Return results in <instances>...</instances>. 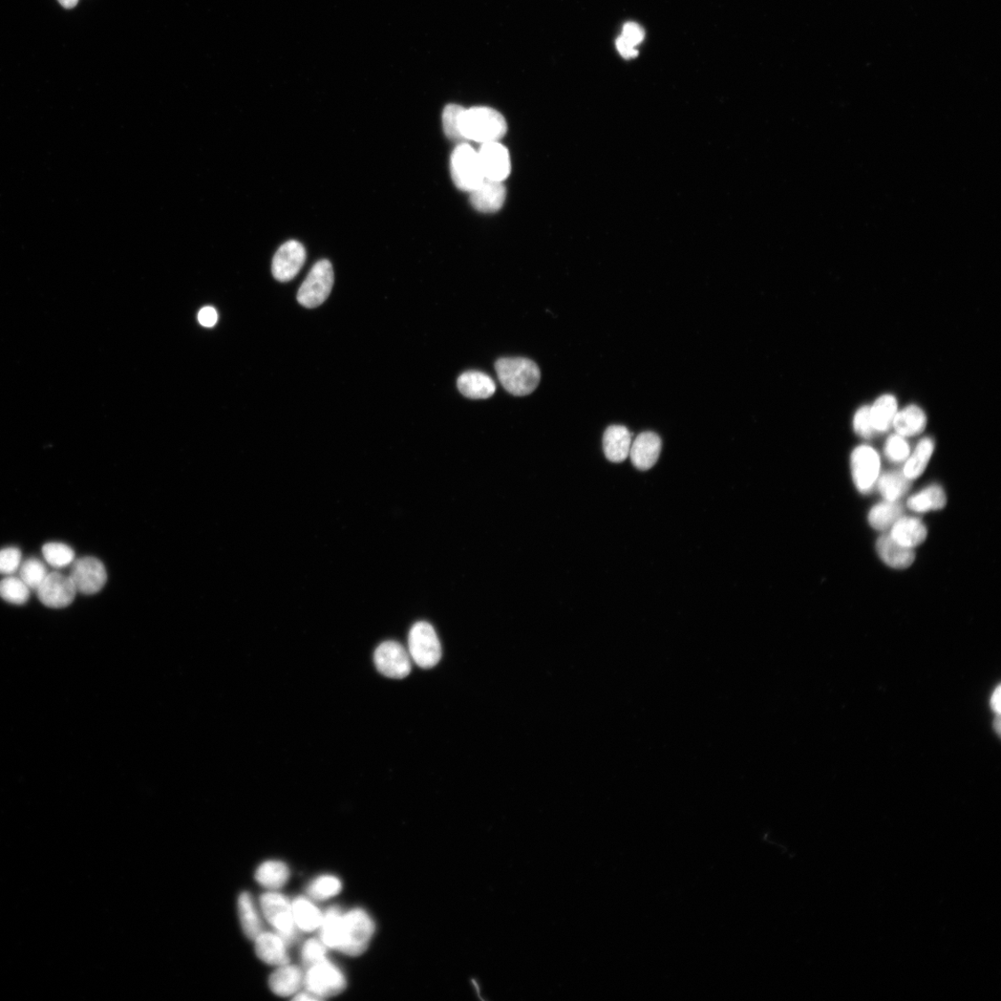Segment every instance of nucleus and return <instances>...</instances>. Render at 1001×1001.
<instances>
[{"instance_id":"41","label":"nucleus","mask_w":1001,"mask_h":1001,"mask_svg":"<svg viewBox=\"0 0 1001 1001\" xmlns=\"http://www.w3.org/2000/svg\"><path fill=\"white\" fill-rule=\"evenodd\" d=\"M326 947L327 946L322 941L314 939L309 940L305 944L302 950L304 964L309 968L325 960L327 953Z\"/></svg>"},{"instance_id":"30","label":"nucleus","mask_w":1001,"mask_h":1001,"mask_svg":"<svg viewBox=\"0 0 1001 1001\" xmlns=\"http://www.w3.org/2000/svg\"><path fill=\"white\" fill-rule=\"evenodd\" d=\"M291 905L296 926L306 932L314 931L321 926L323 914L308 900L298 898Z\"/></svg>"},{"instance_id":"33","label":"nucleus","mask_w":1001,"mask_h":1001,"mask_svg":"<svg viewBox=\"0 0 1001 1001\" xmlns=\"http://www.w3.org/2000/svg\"><path fill=\"white\" fill-rule=\"evenodd\" d=\"M646 36L645 30L636 23L624 25L623 34L617 37L616 46L620 54L626 60L636 58L639 52L635 49L640 45Z\"/></svg>"},{"instance_id":"7","label":"nucleus","mask_w":1001,"mask_h":1001,"mask_svg":"<svg viewBox=\"0 0 1001 1001\" xmlns=\"http://www.w3.org/2000/svg\"><path fill=\"white\" fill-rule=\"evenodd\" d=\"M304 985L307 992L319 999H323L342 993L347 983L342 971L325 958L322 962L308 968Z\"/></svg>"},{"instance_id":"14","label":"nucleus","mask_w":1001,"mask_h":1001,"mask_svg":"<svg viewBox=\"0 0 1001 1001\" xmlns=\"http://www.w3.org/2000/svg\"><path fill=\"white\" fill-rule=\"evenodd\" d=\"M485 179L503 182L509 176L511 163L508 151L502 144H482L478 152Z\"/></svg>"},{"instance_id":"23","label":"nucleus","mask_w":1001,"mask_h":1001,"mask_svg":"<svg viewBox=\"0 0 1001 1001\" xmlns=\"http://www.w3.org/2000/svg\"><path fill=\"white\" fill-rule=\"evenodd\" d=\"M927 424L925 412L919 407L910 406L898 411L893 421L894 431L897 434L906 438L922 433Z\"/></svg>"},{"instance_id":"26","label":"nucleus","mask_w":1001,"mask_h":1001,"mask_svg":"<svg viewBox=\"0 0 1001 1001\" xmlns=\"http://www.w3.org/2000/svg\"><path fill=\"white\" fill-rule=\"evenodd\" d=\"M290 878L289 867L282 862L267 861L255 871V879L264 887L274 891L286 885Z\"/></svg>"},{"instance_id":"39","label":"nucleus","mask_w":1001,"mask_h":1001,"mask_svg":"<svg viewBox=\"0 0 1001 1001\" xmlns=\"http://www.w3.org/2000/svg\"><path fill=\"white\" fill-rule=\"evenodd\" d=\"M885 453L890 461L902 463L910 457V449L904 437L894 434L886 441Z\"/></svg>"},{"instance_id":"25","label":"nucleus","mask_w":1001,"mask_h":1001,"mask_svg":"<svg viewBox=\"0 0 1001 1001\" xmlns=\"http://www.w3.org/2000/svg\"><path fill=\"white\" fill-rule=\"evenodd\" d=\"M242 928L249 940L254 941L263 932V923L250 894L243 892L238 902Z\"/></svg>"},{"instance_id":"36","label":"nucleus","mask_w":1001,"mask_h":1001,"mask_svg":"<svg viewBox=\"0 0 1001 1001\" xmlns=\"http://www.w3.org/2000/svg\"><path fill=\"white\" fill-rule=\"evenodd\" d=\"M19 578L22 580L30 590L36 591L48 576V569L44 562L36 559H30L22 562L19 568Z\"/></svg>"},{"instance_id":"9","label":"nucleus","mask_w":1001,"mask_h":1001,"mask_svg":"<svg viewBox=\"0 0 1001 1001\" xmlns=\"http://www.w3.org/2000/svg\"><path fill=\"white\" fill-rule=\"evenodd\" d=\"M851 471L854 483L862 494H869L880 476L881 460L872 447L862 445L852 452Z\"/></svg>"},{"instance_id":"27","label":"nucleus","mask_w":1001,"mask_h":1001,"mask_svg":"<svg viewBox=\"0 0 1001 1001\" xmlns=\"http://www.w3.org/2000/svg\"><path fill=\"white\" fill-rule=\"evenodd\" d=\"M947 504L944 489L940 485H931L922 492L909 498L908 507L914 512L923 513L932 510H941Z\"/></svg>"},{"instance_id":"42","label":"nucleus","mask_w":1001,"mask_h":1001,"mask_svg":"<svg viewBox=\"0 0 1001 1001\" xmlns=\"http://www.w3.org/2000/svg\"><path fill=\"white\" fill-rule=\"evenodd\" d=\"M854 425L855 433L862 438L869 439L875 433L871 425L870 407H862L856 412Z\"/></svg>"},{"instance_id":"35","label":"nucleus","mask_w":1001,"mask_h":1001,"mask_svg":"<svg viewBox=\"0 0 1001 1001\" xmlns=\"http://www.w3.org/2000/svg\"><path fill=\"white\" fill-rule=\"evenodd\" d=\"M42 553H44L46 562L55 568H63L72 565L75 558L74 550L69 545L61 543L46 544L42 548Z\"/></svg>"},{"instance_id":"18","label":"nucleus","mask_w":1001,"mask_h":1001,"mask_svg":"<svg viewBox=\"0 0 1001 1001\" xmlns=\"http://www.w3.org/2000/svg\"><path fill=\"white\" fill-rule=\"evenodd\" d=\"M891 528L890 537L907 548L919 546L927 537V528L918 518L901 517Z\"/></svg>"},{"instance_id":"19","label":"nucleus","mask_w":1001,"mask_h":1001,"mask_svg":"<svg viewBox=\"0 0 1001 1001\" xmlns=\"http://www.w3.org/2000/svg\"><path fill=\"white\" fill-rule=\"evenodd\" d=\"M632 434L621 425H613L607 429L603 438L606 457L613 463H622L629 457Z\"/></svg>"},{"instance_id":"2","label":"nucleus","mask_w":1001,"mask_h":1001,"mask_svg":"<svg viewBox=\"0 0 1001 1001\" xmlns=\"http://www.w3.org/2000/svg\"><path fill=\"white\" fill-rule=\"evenodd\" d=\"M507 131L504 117L497 111L488 107H475L464 111L461 118V132L465 140L480 143L497 142Z\"/></svg>"},{"instance_id":"17","label":"nucleus","mask_w":1001,"mask_h":1001,"mask_svg":"<svg viewBox=\"0 0 1001 1001\" xmlns=\"http://www.w3.org/2000/svg\"><path fill=\"white\" fill-rule=\"evenodd\" d=\"M254 942L255 951L264 963L275 966L289 964L287 943L279 933L263 931Z\"/></svg>"},{"instance_id":"31","label":"nucleus","mask_w":1001,"mask_h":1001,"mask_svg":"<svg viewBox=\"0 0 1001 1001\" xmlns=\"http://www.w3.org/2000/svg\"><path fill=\"white\" fill-rule=\"evenodd\" d=\"M903 507L897 502L885 501L873 506L869 513L870 525L878 530H886L902 517Z\"/></svg>"},{"instance_id":"45","label":"nucleus","mask_w":1001,"mask_h":1001,"mask_svg":"<svg viewBox=\"0 0 1001 1001\" xmlns=\"http://www.w3.org/2000/svg\"><path fill=\"white\" fill-rule=\"evenodd\" d=\"M58 2L63 8L72 9L77 5L79 0H58Z\"/></svg>"},{"instance_id":"24","label":"nucleus","mask_w":1001,"mask_h":1001,"mask_svg":"<svg viewBox=\"0 0 1001 1001\" xmlns=\"http://www.w3.org/2000/svg\"><path fill=\"white\" fill-rule=\"evenodd\" d=\"M898 413L896 398L890 394L879 397L872 407H870V415L873 431L875 433H886L893 425L894 417Z\"/></svg>"},{"instance_id":"29","label":"nucleus","mask_w":1001,"mask_h":1001,"mask_svg":"<svg viewBox=\"0 0 1001 1001\" xmlns=\"http://www.w3.org/2000/svg\"><path fill=\"white\" fill-rule=\"evenodd\" d=\"M933 450L934 442L931 438L921 440L912 455L906 460L903 474L910 481L919 478L926 471Z\"/></svg>"},{"instance_id":"16","label":"nucleus","mask_w":1001,"mask_h":1001,"mask_svg":"<svg viewBox=\"0 0 1001 1001\" xmlns=\"http://www.w3.org/2000/svg\"><path fill=\"white\" fill-rule=\"evenodd\" d=\"M506 191L503 182L487 179L471 193L473 206L481 212H496L505 201Z\"/></svg>"},{"instance_id":"10","label":"nucleus","mask_w":1001,"mask_h":1001,"mask_svg":"<svg viewBox=\"0 0 1001 1001\" xmlns=\"http://www.w3.org/2000/svg\"><path fill=\"white\" fill-rule=\"evenodd\" d=\"M377 670L392 679H403L411 672L410 655L401 644L387 641L377 647L374 654Z\"/></svg>"},{"instance_id":"28","label":"nucleus","mask_w":1001,"mask_h":1001,"mask_svg":"<svg viewBox=\"0 0 1001 1001\" xmlns=\"http://www.w3.org/2000/svg\"><path fill=\"white\" fill-rule=\"evenodd\" d=\"M322 941L329 948L338 949L343 942L344 915L337 908L330 909L321 924Z\"/></svg>"},{"instance_id":"40","label":"nucleus","mask_w":1001,"mask_h":1001,"mask_svg":"<svg viewBox=\"0 0 1001 1001\" xmlns=\"http://www.w3.org/2000/svg\"><path fill=\"white\" fill-rule=\"evenodd\" d=\"M22 564V552L16 547L0 550V574L13 575Z\"/></svg>"},{"instance_id":"44","label":"nucleus","mask_w":1001,"mask_h":1001,"mask_svg":"<svg viewBox=\"0 0 1001 1001\" xmlns=\"http://www.w3.org/2000/svg\"><path fill=\"white\" fill-rule=\"evenodd\" d=\"M991 708L995 712H997V713L1000 712V687H999L993 693V695H992V698H991Z\"/></svg>"},{"instance_id":"13","label":"nucleus","mask_w":1001,"mask_h":1001,"mask_svg":"<svg viewBox=\"0 0 1001 1001\" xmlns=\"http://www.w3.org/2000/svg\"><path fill=\"white\" fill-rule=\"evenodd\" d=\"M306 259V251L302 243L290 241L275 252L272 262V274L276 281L289 282L299 274Z\"/></svg>"},{"instance_id":"5","label":"nucleus","mask_w":1001,"mask_h":1001,"mask_svg":"<svg viewBox=\"0 0 1001 1001\" xmlns=\"http://www.w3.org/2000/svg\"><path fill=\"white\" fill-rule=\"evenodd\" d=\"M451 173L456 186L466 193H472L485 179L478 152L465 143L455 148Z\"/></svg>"},{"instance_id":"22","label":"nucleus","mask_w":1001,"mask_h":1001,"mask_svg":"<svg viewBox=\"0 0 1001 1001\" xmlns=\"http://www.w3.org/2000/svg\"><path fill=\"white\" fill-rule=\"evenodd\" d=\"M877 550L882 560L893 568H907L915 560L913 549L899 544L890 536L884 535L878 540Z\"/></svg>"},{"instance_id":"37","label":"nucleus","mask_w":1001,"mask_h":1001,"mask_svg":"<svg viewBox=\"0 0 1001 1001\" xmlns=\"http://www.w3.org/2000/svg\"><path fill=\"white\" fill-rule=\"evenodd\" d=\"M465 109L457 104L447 105L442 114L443 131L447 138L455 141L465 140L461 132V118Z\"/></svg>"},{"instance_id":"38","label":"nucleus","mask_w":1001,"mask_h":1001,"mask_svg":"<svg viewBox=\"0 0 1001 1001\" xmlns=\"http://www.w3.org/2000/svg\"><path fill=\"white\" fill-rule=\"evenodd\" d=\"M342 890V883L331 876L316 878L308 887L309 896L317 901H324L336 896Z\"/></svg>"},{"instance_id":"32","label":"nucleus","mask_w":1001,"mask_h":1001,"mask_svg":"<svg viewBox=\"0 0 1001 1001\" xmlns=\"http://www.w3.org/2000/svg\"><path fill=\"white\" fill-rule=\"evenodd\" d=\"M878 489L886 501L897 502L910 489L911 481L903 473L888 472L879 476Z\"/></svg>"},{"instance_id":"15","label":"nucleus","mask_w":1001,"mask_h":1001,"mask_svg":"<svg viewBox=\"0 0 1001 1001\" xmlns=\"http://www.w3.org/2000/svg\"><path fill=\"white\" fill-rule=\"evenodd\" d=\"M662 447V439L656 433L646 432L632 442L629 457L637 470L648 471L657 462Z\"/></svg>"},{"instance_id":"20","label":"nucleus","mask_w":1001,"mask_h":1001,"mask_svg":"<svg viewBox=\"0 0 1001 1001\" xmlns=\"http://www.w3.org/2000/svg\"><path fill=\"white\" fill-rule=\"evenodd\" d=\"M457 387L465 397L475 400L492 397L497 391L494 379L480 371L463 373L457 379Z\"/></svg>"},{"instance_id":"6","label":"nucleus","mask_w":1001,"mask_h":1001,"mask_svg":"<svg viewBox=\"0 0 1001 1001\" xmlns=\"http://www.w3.org/2000/svg\"><path fill=\"white\" fill-rule=\"evenodd\" d=\"M409 654L417 666L423 669L435 667L441 658V647L437 633L428 623L414 624L409 638Z\"/></svg>"},{"instance_id":"21","label":"nucleus","mask_w":1001,"mask_h":1001,"mask_svg":"<svg viewBox=\"0 0 1001 1001\" xmlns=\"http://www.w3.org/2000/svg\"><path fill=\"white\" fill-rule=\"evenodd\" d=\"M304 980V973L299 967L287 964L279 966V969L271 974L268 983L275 995L290 997L301 989Z\"/></svg>"},{"instance_id":"3","label":"nucleus","mask_w":1001,"mask_h":1001,"mask_svg":"<svg viewBox=\"0 0 1001 1001\" xmlns=\"http://www.w3.org/2000/svg\"><path fill=\"white\" fill-rule=\"evenodd\" d=\"M375 932V924L364 910L354 909L344 915L343 942L338 950L349 956L363 954Z\"/></svg>"},{"instance_id":"11","label":"nucleus","mask_w":1001,"mask_h":1001,"mask_svg":"<svg viewBox=\"0 0 1001 1001\" xmlns=\"http://www.w3.org/2000/svg\"><path fill=\"white\" fill-rule=\"evenodd\" d=\"M42 604L51 608H63L70 606L77 593L70 578L60 572H49L44 583L36 591Z\"/></svg>"},{"instance_id":"43","label":"nucleus","mask_w":1001,"mask_h":1001,"mask_svg":"<svg viewBox=\"0 0 1001 1001\" xmlns=\"http://www.w3.org/2000/svg\"><path fill=\"white\" fill-rule=\"evenodd\" d=\"M218 312L215 308L207 306L203 308L198 314L200 324L205 328L214 327L218 323Z\"/></svg>"},{"instance_id":"34","label":"nucleus","mask_w":1001,"mask_h":1001,"mask_svg":"<svg viewBox=\"0 0 1001 1001\" xmlns=\"http://www.w3.org/2000/svg\"><path fill=\"white\" fill-rule=\"evenodd\" d=\"M29 587L12 575L0 581V598L13 605H24L30 598Z\"/></svg>"},{"instance_id":"46","label":"nucleus","mask_w":1001,"mask_h":1001,"mask_svg":"<svg viewBox=\"0 0 1001 1001\" xmlns=\"http://www.w3.org/2000/svg\"><path fill=\"white\" fill-rule=\"evenodd\" d=\"M294 999H296V1000H321L318 997H316L315 996L310 994L309 992L301 993V994L296 996L294 997Z\"/></svg>"},{"instance_id":"47","label":"nucleus","mask_w":1001,"mask_h":1001,"mask_svg":"<svg viewBox=\"0 0 1001 1001\" xmlns=\"http://www.w3.org/2000/svg\"><path fill=\"white\" fill-rule=\"evenodd\" d=\"M994 727H995V730L997 731V734H999V733H1000V720H999V718H997V719H996V720L994 721Z\"/></svg>"},{"instance_id":"4","label":"nucleus","mask_w":1001,"mask_h":1001,"mask_svg":"<svg viewBox=\"0 0 1001 1001\" xmlns=\"http://www.w3.org/2000/svg\"><path fill=\"white\" fill-rule=\"evenodd\" d=\"M334 285V272L329 260L318 261L297 294V300L306 308L313 309L323 305Z\"/></svg>"},{"instance_id":"8","label":"nucleus","mask_w":1001,"mask_h":1001,"mask_svg":"<svg viewBox=\"0 0 1001 1001\" xmlns=\"http://www.w3.org/2000/svg\"><path fill=\"white\" fill-rule=\"evenodd\" d=\"M261 909L268 923L278 931L288 944L295 939L292 905L282 894L270 891L262 894Z\"/></svg>"},{"instance_id":"1","label":"nucleus","mask_w":1001,"mask_h":1001,"mask_svg":"<svg viewBox=\"0 0 1001 1001\" xmlns=\"http://www.w3.org/2000/svg\"><path fill=\"white\" fill-rule=\"evenodd\" d=\"M496 369L502 386L515 396L534 393L541 380L539 367L527 358H501L497 361Z\"/></svg>"},{"instance_id":"12","label":"nucleus","mask_w":1001,"mask_h":1001,"mask_svg":"<svg viewBox=\"0 0 1001 1001\" xmlns=\"http://www.w3.org/2000/svg\"><path fill=\"white\" fill-rule=\"evenodd\" d=\"M69 576L77 592L88 595L101 591L107 582V572L103 563L92 557L75 560Z\"/></svg>"}]
</instances>
